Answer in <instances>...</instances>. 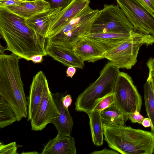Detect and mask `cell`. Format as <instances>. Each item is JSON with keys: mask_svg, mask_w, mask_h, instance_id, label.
<instances>
[{"mask_svg": "<svg viewBox=\"0 0 154 154\" xmlns=\"http://www.w3.org/2000/svg\"><path fill=\"white\" fill-rule=\"evenodd\" d=\"M0 33L6 50L27 61L35 55H48V38L37 34L26 20L4 8H0Z\"/></svg>", "mask_w": 154, "mask_h": 154, "instance_id": "1", "label": "cell"}, {"mask_svg": "<svg viewBox=\"0 0 154 154\" xmlns=\"http://www.w3.org/2000/svg\"><path fill=\"white\" fill-rule=\"evenodd\" d=\"M21 58L13 53L0 54V96L9 105L17 121L28 116L27 101L20 74Z\"/></svg>", "mask_w": 154, "mask_h": 154, "instance_id": "2", "label": "cell"}, {"mask_svg": "<svg viewBox=\"0 0 154 154\" xmlns=\"http://www.w3.org/2000/svg\"><path fill=\"white\" fill-rule=\"evenodd\" d=\"M104 140L109 146L122 154H152L154 152L152 132L130 126L103 124Z\"/></svg>", "mask_w": 154, "mask_h": 154, "instance_id": "3", "label": "cell"}, {"mask_svg": "<svg viewBox=\"0 0 154 154\" xmlns=\"http://www.w3.org/2000/svg\"><path fill=\"white\" fill-rule=\"evenodd\" d=\"M119 68L109 61L103 68L98 79L79 95L75 103V110L88 114L107 95L113 93Z\"/></svg>", "mask_w": 154, "mask_h": 154, "instance_id": "4", "label": "cell"}, {"mask_svg": "<svg viewBox=\"0 0 154 154\" xmlns=\"http://www.w3.org/2000/svg\"><path fill=\"white\" fill-rule=\"evenodd\" d=\"M89 6L81 11L57 32L48 37L47 41L66 46H73L86 34L91 28L99 12Z\"/></svg>", "mask_w": 154, "mask_h": 154, "instance_id": "5", "label": "cell"}, {"mask_svg": "<svg viewBox=\"0 0 154 154\" xmlns=\"http://www.w3.org/2000/svg\"><path fill=\"white\" fill-rule=\"evenodd\" d=\"M154 43L152 35L135 32L130 38L105 53V58L119 69H130L137 63L141 46L143 45L147 46Z\"/></svg>", "mask_w": 154, "mask_h": 154, "instance_id": "6", "label": "cell"}, {"mask_svg": "<svg viewBox=\"0 0 154 154\" xmlns=\"http://www.w3.org/2000/svg\"><path fill=\"white\" fill-rule=\"evenodd\" d=\"M134 29V26L118 5L105 4L103 8L99 11L90 33H129Z\"/></svg>", "mask_w": 154, "mask_h": 154, "instance_id": "7", "label": "cell"}, {"mask_svg": "<svg viewBox=\"0 0 154 154\" xmlns=\"http://www.w3.org/2000/svg\"><path fill=\"white\" fill-rule=\"evenodd\" d=\"M116 106L122 113L128 116L136 109L140 112L142 102L141 97L131 78L127 73L120 72L114 89Z\"/></svg>", "mask_w": 154, "mask_h": 154, "instance_id": "8", "label": "cell"}, {"mask_svg": "<svg viewBox=\"0 0 154 154\" xmlns=\"http://www.w3.org/2000/svg\"><path fill=\"white\" fill-rule=\"evenodd\" d=\"M137 32L154 37V14L145 8L137 0H116Z\"/></svg>", "mask_w": 154, "mask_h": 154, "instance_id": "9", "label": "cell"}, {"mask_svg": "<svg viewBox=\"0 0 154 154\" xmlns=\"http://www.w3.org/2000/svg\"><path fill=\"white\" fill-rule=\"evenodd\" d=\"M59 112L52 96L48 84L46 83L36 111L30 120L31 129L41 131L58 116Z\"/></svg>", "mask_w": 154, "mask_h": 154, "instance_id": "10", "label": "cell"}, {"mask_svg": "<svg viewBox=\"0 0 154 154\" xmlns=\"http://www.w3.org/2000/svg\"><path fill=\"white\" fill-rule=\"evenodd\" d=\"M73 47L66 46L47 41L46 51L48 55L65 66L82 69L84 62L76 54Z\"/></svg>", "mask_w": 154, "mask_h": 154, "instance_id": "11", "label": "cell"}, {"mask_svg": "<svg viewBox=\"0 0 154 154\" xmlns=\"http://www.w3.org/2000/svg\"><path fill=\"white\" fill-rule=\"evenodd\" d=\"M90 2V0H72L53 21L49 27L47 38L55 34L68 21L89 6Z\"/></svg>", "mask_w": 154, "mask_h": 154, "instance_id": "12", "label": "cell"}, {"mask_svg": "<svg viewBox=\"0 0 154 154\" xmlns=\"http://www.w3.org/2000/svg\"><path fill=\"white\" fill-rule=\"evenodd\" d=\"M47 82L46 76L42 71L38 72L33 76L30 86L29 94L27 97V121H30L35 113Z\"/></svg>", "mask_w": 154, "mask_h": 154, "instance_id": "13", "label": "cell"}, {"mask_svg": "<svg viewBox=\"0 0 154 154\" xmlns=\"http://www.w3.org/2000/svg\"><path fill=\"white\" fill-rule=\"evenodd\" d=\"M133 30L129 33L113 32L89 33L83 37L90 40L105 53L115 48L135 32Z\"/></svg>", "mask_w": 154, "mask_h": 154, "instance_id": "14", "label": "cell"}, {"mask_svg": "<svg viewBox=\"0 0 154 154\" xmlns=\"http://www.w3.org/2000/svg\"><path fill=\"white\" fill-rule=\"evenodd\" d=\"M52 95L60 113L53 119L51 123L54 125L57 135L70 137L74 123L68 108L65 107L62 103V98L64 95L58 92L52 93Z\"/></svg>", "mask_w": 154, "mask_h": 154, "instance_id": "15", "label": "cell"}, {"mask_svg": "<svg viewBox=\"0 0 154 154\" xmlns=\"http://www.w3.org/2000/svg\"><path fill=\"white\" fill-rule=\"evenodd\" d=\"M76 153L75 141L73 137L57 135L46 144L41 153L42 154Z\"/></svg>", "mask_w": 154, "mask_h": 154, "instance_id": "16", "label": "cell"}, {"mask_svg": "<svg viewBox=\"0 0 154 154\" xmlns=\"http://www.w3.org/2000/svg\"><path fill=\"white\" fill-rule=\"evenodd\" d=\"M61 10V8L51 9L26 19V23L38 35L47 38L50 26Z\"/></svg>", "mask_w": 154, "mask_h": 154, "instance_id": "17", "label": "cell"}, {"mask_svg": "<svg viewBox=\"0 0 154 154\" xmlns=\"http://www.w3.org/2000/svg\"><path fill=\"white\" fill-rule=\"evenodd\" d=\"M77 55L84 62H94L105 58V53L92 41L83 37L74 45Z\"/></svg>", "mask_w": 154, "mask_h": 154, "instance_id": "18", "label": "cell"}, {"mask_svg": "<svg viewBox=\"0 0 154 154\" xmlns=\"http://www.w3.org/2000/svg\"><path fill=\"white\" fill-rule=\"evenodd\" d=\"M2 8L7 9L25 19L51 9L50 4L45 0L29 1L20 5Z\"/></svg>", "mask_w": 154, "mask_h": 154, "instance_id": "19", "label": "cell"}, {"mask_svg": "<svg viewBox=\"0 0 154 154\" xmlns=\"http://www.w3.org/2000/svg\"><path fill=\"white\" fill-rule=\"evenodd\" d=\"M103 124L109 126L125 125L128 119L123 114L114 103L100 112Z\"/></svg>", "mask_w": 154, "mask_h": 154, "instance_id": "20", "label": "cell"}, {"mask_svg": "<svg viewBox=\"0 0 154 154\" xmlns=\"http://www.w3.org/2000/svg\"><path fill=\"white\" fill-rule=\"evenodd\" d=\"M93 143L100 146L103 144V123L100 112L93 110L88 114Z\"/></svg>", "mask_w": 154, "mask_h": 154, "instance_id": "21", "label": "cell"}, {"mask_svg": "<svg viewBox=\"0 0 154 154\" xmlns=\"http://www.w3.org/2000/svg\"><path fill=\"white\" fill-rule=\"evenodd\" d=\"M144 97L146 112L148 118L151 120L152 133L154 132V92L150 80L147 79L144 84Z\"/></svg>", "mask_w": 154, "mask_h": 154, "instance_id": "22", "label": "cell"}, {"mask_svg": "<svg viewBox=\"0 0 154 154\" xmlns=\"http://www.w3.org/2000/svg\"><path fill=\"white\" fill-rule=\"evenodd\" d=\"M17 121L12 109L4 99L0 96V128H3Z\"/></svg>", "mask_w": 154, "mask_h": 154, "instance_id": "23", "label": "cell"}, {"mask_svg": "<svg viewBox=\"0 0 154 154\" xmlns=\"http://www.w3.org/2000/svg\"><path fill=\"white\" fill-rule=\"evenodd\" d=\"M115 101V96L113 93L103 99L96 106L93 110L101 112L103 110L114 103Z\"/></svg>", "mask_w": 154, "mask_h": 154, "instance_id": "24", "label": "cell"}, {"mask_svg": "<svg viewBox=\"0 0 154 154\" xmlns=\"http://www.w3.org/2000/svg\"><path fill=\"white\" fill-rule=\"evenodd\" d=\"M19 147L15 142H12L5 144L1 142L0 143V154H17V149Z\"/></svg>", "mask_w": 154, "mask_h": 154, "instance_id": "25", "label": "cell"}, {"mask_svg": "<svg viewBox=\"0 0 154 154\" xmlns=\"http://www.w3.org/2000/svg\"><path fill=\"white\" fill-rule=\"evenodd\" d=\"M50 5L51 9L61 8V11L67 7L72 0H45Z\"/></svg>", "mask_w": 154, "mask_h": 154, "instance_id": "26", "label": "cell"}, {"mask_svg": "<svg viewBox=\"0 0 154 154\" xmlns=\"http://www.w3.org/2000/svg\"><path fill=\"white\" fill-rule=\"evenodd\" d=\"M28 0H0V8L20 5Z\"/></svg>", "mask_w": 154, "mask_h": 154, "instance_id": "27", "label": "cell"}, {"mask_svg": "<svg viewBox=\"0 0 154 154\" xmlns=\"http://www.w3.org/2000/svg\"><path fill=\"white\" fill-rule=\"evenodd\" d=\"M138 111L137 109L133 113L131 114L128 116V119L132 123H137L139 124H141L144 119V117Z\"/></svg>", "mask_w": 154, "mask_h": 154, "instance_id": "28", "label": "cell"}, {"mask_svg": "<svg viewBox=\"0 0 154 154\" xmlns=\"http://www.w3.org/2000/svg\"><path fill=\"white\" fill-rule=\"evenodd\" d=\"M147 10L154 14V0H137Z\"/></svg>", "mask_w": 154, "mask_h": 154, "instance_id": "29", "label": "cell"}, {"mask_svg": "<svg viewBox=\"0 0 154 154\" xmlns=\"http://www.w3.org/2000/svg\"><path fill=\"white\" fill-rule=\"evenodd\" d=\"M62 101L63 106L68 108L72 103V98L71 95L68 94L65 96H63L62 98Z\"/></svg>", "mask_w": 154, "mask_h": 154, "instance_id": "30", "label": "cell"}, {"mask_svg": "<svg viewBox=\"0 0 154 154\" xmlns=\"http://www.w3.org/2000/svg\"><path fill=\"white\" fill-rule=\"evenodd\" d=\"M119 153L114 150L108 149L105 148L100 151H95L90 154H118Z\"/></svg>", "mask_w": 154, "mask_h": 154, "instance_id": "31", "label": "cell"}, {"mask_svg": "<svg viewBox=\"0 0 154 154\" xmlns=\"http://www.w3.org/2000/svg\"><path fill=\"white\" fill-rule=\"evenodd\" d=\"M43 57L40 55H34L30 58V60L35 64L41 63L43 61Z\"/></svg>", "mask_w": 154, "mask_h": 154, "instance_id": "32", "label": "cell"}, {"mask_svg": "<svg viewBox=\"0 0 154 154\" xmlns=\"http://www.w3.org/2000/svg\"><path fill=\"white\" fill-rule=\"evenodd\" d=\"M76 72V67L72 66H68L66 71V76L72 78Z\"/></svg>", "mask_w": 154, "mask_h": 154, "instance_id": "33", "label": "cell"}, {"mask_svg": "<svg viewBox=\"0 0 154 154\" xmlns=\"http://www.w3.org/2000/svg\"><path fill=\"white\" fill-rule=\"evenodd\" d=\"M147 66L148 68L149 73L154 71V57L151 58L148 60L146 63Z\"/></svg>", "mask_w": 154, "mask_h": 154, "instance_id": "34", "label": "cell"}, {"mask_svg": "<svg viewBox=\"0 0 154 154\" xmlns=\"http://www.w3.org/2000/svg\"><path fill=\"white\" fill-rule=\"evenodd\" d=\"M141 124L145 128L150 127L151 128L152 127L151 120L149 118H144Z\"/></svg>", "mask_w": 154, "mask_h": 154, "instance_id": "35", "label": "cell"}, {"mask_svg": "<svg viewBox=\"0 0 154 154\" xmlns=\"http://www.w3.org/2000/svg\"><path fill=\"white\" fill-rule=\"evenodd\" d=\"M148 79L151 80L154 85V71L149 73Z\"/></svg>", "mask_w": 154, "mask_h": 154, "instance_id": "36", "label": "cell"}, {"mask_svg": "<svg viewBox=\"0 0 154 154\" xmlns=\"http://www.w3.org/2000/svg\"><path fill=\"white\" fill-rule=\"evenodd\" d=\"M149 79L150 80L151 85H152L153 89L154 92V85L152 83V82L151 81V80H150V79Z\"/></svg>", "mask_w": 154, "mask_h": 154, "instance_id": "37", "label": "cell"}, {"mask_svg": "<svg viewBox=\"0 0 154 154\" xmlns=\"http://www.w3.org/2000/svg\"><path fill=\"white\" fill-rule=\"evenodd\" d=\"M28 1H33L34 0H28Z\"/></svg>", "mask_w": 154, "mask_h": 154, "instance_id": "38", "label": "cell"}, {"mask_svg": "<svg viewBox=\"0 0 154 154\" xmlns=\"http://www.w3.org/2000/svg\"><path fill=\"white\" fill-rule=\"evenodd\" d=\"M153 133V134H154V133Z\"/></svg>", "mask_w": 154, "mask_h": 154, "instance_id": "39", "label": "cell"}, {"mask_svg": "<svg viewBox=\"0 0 154 154\" xmlns=\"http://www.w3.org/2000/svg\"></svg>", "mask_w": 154, "mask_h": 154, "instance_id": "40", "label": "cell"}]
</instances>
